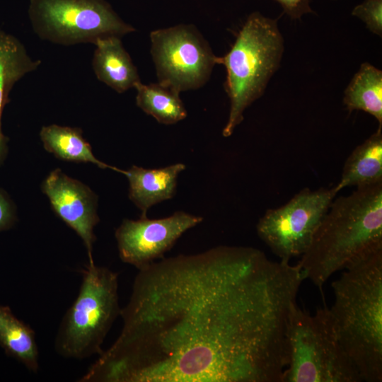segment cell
I'll use <instances>...</instances> for the list:
<instances>
[{
  "label": "cell",
  "mask_w": 382,
  "mask_h": 382,
  "mask_svg": "<svg viewBox=\"0 0 382 382\" xmlns=\"http://www.w3.org/2000/svg\"><path fill=\"white\" fill-rule=\"evenodd\" d=\"M343 102L349 112L362 110L382 127V71L370 63L361 64L345 90Z\"/></svg>",
  "instance_id": "18"
},
{
  "label": "cell",
  "mask_w": 382,
  "mask_h": 382,
  "mask_svg": "<svg viewBox=\"0 0 382 382\" xmlns=\"http://www.w3.org/2000/svg\"><path fill=\"white\" fill-rule=\"evenodd\" d=\"M0 346L30 371L37 373L39 352L35 332L5 306H0Z\"/></svg>",
  "instance_id": "17"
},
{
  "label": "cell",
  "mask_w": 382,
  "mask_h": 382,
  "mask_svg": "<svg viewBox=\"0 0 382 382\" xmlns=\"http://www.w3.org/2000/svg\"><path fill=\"white\" fill-rule=\"evenodd\" d=\"M289 363L283 382H362L342 345L330 309L313 315L296 304L290 308L287 323Z\"/></svg>",
  "instance_id": "5"
},
{
  "label": "cell",
  "mask_w": 382,
  "mask_h": 382,
  "mask_svg": "<svg viewBox=\"0 0 382 382\" xmlns=\"http://www.w3.org/2000/svg\"><path fill=\"white\" fill-rule=\"evenodd\" d=\"M178 163L163 168H145L133 165L121 173L129 182V198L146 216L154 205L173 198L176 192L179 174L185 169Z\"/></svg>",
  "instance_id": "12"
},
{
  "label": "cell",
  "mask_w": 382,
  "mask_h": 382,
  "mask_svg": "<svg viewBox=\"0 0 382 382\" xmlns=\"http://www.w3.org/2000/svg\"><path fill=\"white\" fill-rule=\"evenodd\" d=\"M382 246V183L335 198L299 262L319 289L362 253Z\"/></svg>",
  "instance_id": "3"
},
{
  "label": "cell",
  "mask_w": 382,
  "mask_h": 382,
  "mask_svg": "<svg viewBox=\"0 0 382 382\" xmlns=\"http://www.w3.org/2000/svg\"><path fill=\"white\" fill-rule=\"evenodd\" d=\"M332 283L338 338L366 382L382 381V246L350 261Z\"/></svg>",
  "instance_id": "2"
},
{
  "label": "cell",
  "mask_w": 382,
  "mask_h": 382,
  "mask_svg": "<svg viewBox=\"0 0 382 382\" xmlns=\"http://www.w3.org/2000/svg\"><path fill=\"white\" fill-rule=\"evenodd\" d=\"M120 312L118 274L88 263L78 296L59 325L56 352L76 359L100 355L104 340Z\"/></svg>",
  "instance_id": "6"
},
{
  "label": "cell",
  "mask_w": 382,
  "mask_h": 382,
  "mask_svg": "<svg viewBox=\"0 0 382 382\" xmlns=\"http://www.w3.org/2000/svg\"><path fill=\"white\" fill-rule=\"evenodd\" d=\"M40 137L45 149L57 158L69 161L91 163L102 169L110 168L121 173L122 170L96 158L90 144L80 128L50 125L43 126Z\"/></svg>",
  "instance_id": "16"
},
{
  "label": "cell",
  "mask_w": 382,
  "mask_h": 382,
  "mask_svg": "<svg viewBox=\"0 0 382 382\" xmlns=\"http://www.w3.org/2000/svg\"><path fill=\"white\" fill-rule=\"evenodd\" d=\"M28 16L41 40L64 46L135 31L105 0H30Z\"/></svg>",
  "instance_id": "7"
},
{
  "label": "cell",
  "mask_w": 382,
  "mask_h": 382,
  "mask_svg": "<svg viewBox=\"0 0 382 382\" xmlns=\"http://www.w3.org/2000/svg\"><path fill=\"white\" fill-rule=\"evenodd\" d=\"M280 4L284 12L291 19H300L304 14L312 13L311 0H275Z\"/></svg>",
  "instance_id": "21"
},
{
  "label": "cell",
  "mask_w": 382,
  "mask_h": 382,
  "mask_svg": "<svg viewBox=\"0 0 382 382\" xmlns=\"http://www.w3.org/2000/svg\"><path fill=\"white\" fill-rule=\"evenodd\" d=\"M352 15L364 22L371 33L382 36V0H364L353 8Z\"/></svg>",
  "instance_id": "20"
},
{
  "label": "cell",
  "mask_w": 382,
  "mask_h": 382,
  "mask_svg": "<svg viewBox=\"0 0 382 382\" xmlns=\"http://www.w3.org/2000/svg\"><path fill=\"white\" fill-rule=\"evenodd\" d=\"M337 193L333 187L303 188L284 205L266 211L256 230L279 260L303 255Z\"/></svg>",
  "instance_id": "8"
},
{
  "label": "cell",
  "mask_w": 382,
  "mask_h": 382,
  "mask_svg": "<svg viewBox=\"0 0 382 382\" xmlns=\"http://www.w3.org/2000/svg\"><path fill=\"white\" fill-rule=\"evenodd\" d=\"M40 64L41 61L33 59L17 37L0 29V164L8 151V138L2 132L1 118L10 91L17 81Z\"/></svg>",
  "instance_id": "14"
},
{
  "label": "cell",
  "mask_w": 382,
  "mask_h": 382,
  "mask_svg": "<svg viewBox=\"0 0 382 382\" xmlns=\"http://www.w3.org/2000/svg\"><path fill=\"white\" fill-rule=\"evenodd\" d=\"M92 59L96 78L116 92L122 93L140 82L137 67L122 45L121 37L97 40Z\"/></svg>",
  "instance_id": "13"
},
{
  "label": "cell",
  "mask_w": 382,
  "mask_h": 382,
  "mask_svg": "<svg viewBox=\"0 0 382 382\" xmlns=\"http://www.w3.org/2000/svg\"><path fill=\"white\" fill-rule=\"evenodd\" d=\"M42 190L54 212L82 240L87 250L88 263H95L94 228L100 221L97 195L87 185L69 177L59 168L52 170L44 180Z\"/></svg>",
  "instance_id": "11"
},
{
  "label": "cell",
  "mask_w": 382,
  "mask_h": 382,
  "mask_svg": "<svg viewBox=\"0 0 382 382\" xmlns=\"http://www.w3.org/2000/svg\"><path fill=\"white\" fill-rule=\"evenodd\" d=\"M202 221V216L183 211L161 219H125L115 233L119 256L123 262L141 270L163 258L184 233Z\"/></svg>",
  "instance_id": "10"
},
{
  "label": "cell",
  "mask_w": 382,
  "mask_h": 382,
  "mask_svg": "<svg viewBox=\"0 0 382 382\" xmlns=\"http://www.w3.org/2000/svg\"><path fill=\"white\" fill-rule=\"evenodd\" d=\"M382 183V127H378L357 146L345 162L338 183L333 187L337 194L342 189L364 187Z\"/></svg>",
  "instance_id": "15"
},
{
  "label": "cell",
  "mask_w": 382,
  "mask_h": 382,
  "mask_svg": "<svg viewBox=\"0 0 382 382\" xmlns=\"http://www.w3.org/2000/svg\"><path fill=\"white\" fill-rule=\"evenodd\" d=\"M306 275L221 245L139 270L115 342L83 382H283L287 323Z\"/></svg>",
  "instance_id": "1"
},
{
  "label": "cell",
  "mask_w": 382,
  "mask_h": 382,
  "mask_svg": "<svg viewBox=\"0 0 382 382\" xmlns=\"http://www.w3.org/2000/svg\"><path fill=\"white\" fill-rule=\"evenodd\" d=\"M136 103L145 113L158 122L173 125L187 117V110L179 93L160 83H137Z\"/></svg>",
  "instance_id": "19"
},
{
  "label": "cell",
  "mask_w": 382,
  "mask_h": 382,
  "mask_svg": "<svg viewBox=\"0 0 382 382\" xmlns=\"http://www.w3.org/2000/svg\"><path fill=\"white\" fill-rule=\"evenodd\" d=\"M150 38L158 83L180 93L208 81L217 57L194 25L156 30Z\"/></svg>",
  "instance_id": "9"
},
{
  "label": "cell",
  "mask_w": 382,
  "mask_h": 382,
  "mask_svg": "<svg viewBox=\"0 0 382 382\" xmlns=\"http://www.w3.org/2000/svg\"><path fill=\"white\" fill-rule=\"evenodd\" d=\"M284 50V38L277 20L253 12L239 30L229 52L216 57V64H223L226 70L225 89L230 99L224 137L233 134L243 120L245 109L264 93L279 66Z\"/></svg>",
  "instance_id": "4"
},
{
  "label": "cell",
  "mask_w": 382,
  "mask_h": 382,
  "mask_svg": "<svg viewBox=\"0 0 382 382\" xmlns=\"http://www.w3.org/2000/svg\"><path fill=\"white\" fill-rule=\"evenodd\" d=\"M16 221L13 204L6 195L0 190V232L10 228Z\"/></svg>",
  "instance_id": "22"
}]
</instances>
